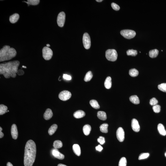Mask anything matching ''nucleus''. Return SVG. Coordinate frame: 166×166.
<instances>
[{
    "label": "nucleus",
    "mask_w": 166,
    "mask_h": 166,
    "mask_svg": "<svg viewBox=\"0 0 166 166\" xmlns=\"http://www.w3.org/2000/svg\"><path fill=\"white\" fill-rule=\"evenodd\" d=\"M19 64L20 62L17 60L1 63L0 64V74L3 75L6 78H10V77L15 78Z\"/></svg>",
    "instance_id": "f257e3e1"
},
{
    "label": "nucleus",
    "mask_w": 166,
    "mask_h": 166,
    "mask_svg": "<svg viewBox=\"0 0 166 166\" xmlns=\"http://www.w3.org/2000/svg\"><path fill=\"white\" fill-rule=\"evenodd\" d=\"M36 146L32 140H28L25 146L24 163L25 166H32L35 161L36 156Z\"/></svg>",
    "instance_id": "f03ea898"
},
{
    "label": "nucleus",
    "mask_w": 166,
    "mask_h": 166,
    "mask_svg": "<svg viewBox=\"0 0 166 166\" xmlns=\"http://www.w3.org/2000/svg\"><path fill=\"white\" fill-rule=\"evenodd\" d=\"M17 52L16 50L10 46L5 45L0 50V62L9 60L15 57Z\"/></svg>",
    "instance_id": "7ed1b4c3"
},
{
    "label": "nucleus",
    "mask_w": 166,
    "mask_h": 166,
    "mask_svg": "<svg viewBox=\"0 0 166 166\" xmlns=\"http://www.w3.org/2000/svg\"><path fill=\"white\" fill-rule=\"evenodd\" d=\"M106 57L108 60L115 61L117 59V52L115 49H108L106 52Z\"/></svg>",
    "instance_id": "20e7f679"
},
{
    "label": "nucleus",
    "mask_w": 166,
    "mask_h": 166,
    "mask_svg": "<svg viewBox=\"0 0 166 166\" xmlns=\"http://www.w3.org/2000/svg\"><path fill=\"white\" fill-rule=\"evenodd\" d=\"M42 57L46 60H49L52 58L53 55L52 50L47 47H44L42 49Z\"/></svg>",
    "instance_id": "39448f33"
},
{
    "label": "nucleus",
    "mask_w": 166,
    "mask_h": 166,
    "mask_svg": "<svg viewBox=\"0 0 166 166\" xmlns=\"http://www.w3.org/2000/svg\"><path fill=\"white\" fill-rule=\"evenodd\" d=\"M120 34L125 38L131 39L135 36L136 33L134 31L131 30H124L121 31Z\"/></svg>",
    "instance_id": "423d86ee"
},
{
    "label": "nucleus",
    "mask_w": 166,
    "mask_h": 166,
    "mask_svg": "<svg viewBox=\"0 0 166 166\" xmlns=\"http://www.w3.org/2000/svg\"><path fill=\"white\" fill-rule=\"evenodd\" d=\"M83 40V44L85 49H89L91 47V41L90 37L88 33H85L84 34Z\"/></svg>",
    "instance_id": "0eeeda50"
},
{
    "label": "nucleus",
    "mask_w": 166,
    "mask_h": 166,
    "mask_svg": "<svg viewBox=\"0 0 166 166\" xmlns=\"http://www.w3.org/2000/svg\"><path fill=\"white\" fill-rule=\"evenodd\" d=\"M71 94L70 91H63L60 92L58 97L61 100L63 101H66L70 99Z\"/></svg>",
    "instance_id": "6e6552de"
},
{
    "label": "nucleus",
    "mask_w": 166,
    "mask_h": 166,
    "mask_svg": "<svg viewBox=\"0 0 166 166\" xmlns=\"http://www.w3.org/2000/svg\"><path fill=\"white\" fill-rule=\"evenodd\" d=\"M65 14L64 12H60L58 16L57 23L59 27H62L64 26L65 21Z\"/></svg>",
    "instance_id": "1a4fd4ad"
},
{
    "label": "nucleus",
    "mask_w": 166,
    "mask_h": 166,
    "mask_svg": "<svg viewBox=\"0 0 166 166\" xmlns=\"http://www.w3.org/2000/svg\"><path fill=\"white\" fill-rule=\"evenodd\" d=\"M116 136L117 139L121 142L124 141V132L123 128L119 127L116 132Z\"/></svg>",
    "instance_id": "9d476101"
},
{
    "label": "nucleus",
    "mask_w": 166,
    "mask_h": 166,
    "mask_svg": "<svg viewBox=\"0 0 166 166\" xmlns=\"http://www.w3.org/2000/svg\"><path fill=\"white\" fill-rule=\"evenodd\" d=\"M131 127L132 129L134 132H138L140 130V126L137 120L133 119L131 122Z\"/></svg>",
    "instance_id": "9b49d317"
},
{
    "label": "nucleus",
    "mask_w": 166,
    "mask_h": 166,
    "mask_svg": "<svg viewBox=\"0 0 166 166\" xmlns=\"http://www.w3.org/2000/svg\"><path fill=\"white\" fill-rule=\"evenodd\" d=\"M11 136L13 139L16 140L18 138V131L17 125L16 124H12L11 129Z\"/></svg>",
    "instance_id": "f8f14e48"
},
{
    "label": "nucleus",
    "mask_w": 166,
    "mask_h": 166,
    "mask_svg": "<svg viewBox=\"0 0 166 166\" xmlns=\"http://www.w3.org/2000/svg\"><path fill=\"white\" fill-rule=\"evenodd\" d=\"M52 154L54 157L60 160H63L64 158V156L60 153L58 150L56 149H54L52 151Z\"/></svg>",
    "instance_id": "ddd939ff"
},
{
    "label": "nucleus",
    "mask_w": 166,
    "mask_h": 166,
    "mask_svg": "<svg viewBox=\"0 0 166 166\" xmlns=\"http://www.w3.org/2000/svg\"><path fill=\"white\" fill-rule=\"evenodd\" d=\"M53 116L52 111L50 109H48L44 114L43 117L45 119L48 120L50 119Z\"/></svg>",
    "instance_id": "4468645a"
},
{
    "label": "nucleus",
    "mask_w": 166,
    "mask_h": 166,
    "mask_svg": "<svg viewBox=\"0 0 166 166\" xmlns=\"http://www.w3.org/2000/svg\"><path fill=\"white\" fill-rule=\"evenodd\" d=\"M86 115L85 112L82 110H78L74 114V116L76 118H80L84 117Z\"/></svg>",
    "instance_id": "2eb2a0df"
},
{
    "label": "nucleus",
    "mask_w": 166,
    "mask_h": 166,
    "mask_svg": "<svg viewBox=\"0 0 166 166\" xmlns=\"http://www.w3.org/2000/svg\"><path fill=\"white\" fill-rule=\"evenodd\" d=\"M19 16L18 14L15 13L10 16L9 18V21L12 24H14L17 22L19 19Z\"/></svg>",
    "instance_id": "dca6fc26"
},
{
    "label": "nucleus",
    "mask_w": 166,
    "mask_h": 166,
    "mask_svg": "<svg viewBox=\"0 0 166 166\" xmlns=\"http://www.w3.org/2000/svg\"><path fill=\"white\" fill-rule=\"evenodd\" d=\"M73 149L75 154L78 156H80L81 154V151L80 146L77 144H75L73 146Z\"/></svg>",
    "instance_id": "f3484780"
},
{
    "label": "nucleus",
    "mask_w": 166,
    "mask_h": 166,
    "mask_svg": "<svg viewBox=\"0 0 166 166\" xmlns=\"http://www.w3.org/2000/svg\"><path fill=\"white\" fill-rule=\"evenodd\" d=\"M91 129V128L90 125L88 124L85 125L83 128V132L85 135H88L90 133Z\"/></svg>",
    "instance_id": "a211bd4d"
},
{
    "label": "nucleus",
    "mask_w": 166,
    "mask_h": 166,
    "mask_svg": "<svg viewBox=\"0 0 166 166\" xmlns=\"http://www.w3.org/2000/svg\"><path fill=\"white\" fill-rule=\"evenodd\" d=\"M158 130L159 133L163 136H165L166 135V131L164 125L161 124H159L158 126Z\"/></svg>",
    "instance_id": "6ab92c4d"
},
{
    "label": "nucleus",
    "mask_w": 166,
    "mask_h": 166,
    "mask_svg": "<svg viewBox=\"0 0 166 166\" xmlns=\"http://www.w3.org/2000/svg\"><path fill=\"white\" fill-rule=\"evenodd\" d=\"M105 87L107 89H109L112 86L111 78L110 77H108L106 78L104 82Z\"/></svg>",
    "instance_id": "aec40b11"
},
{
    "label": "nucleus",
    "mask_w": 166,
    "mask_h": 166,
    "mask_svg": "<svg viewBox=\"0 0 166 166\" xmlns=\"http://www.w3.org/2000/svg\"><path fill=\"white\" fill-rule=\"evenodd\" d=\"M130 101L135 104H138L140 103V101L137 95H133L130 97Z\"/></svg>",
    "instance_id": "412c9836"
},
{
    "label": "nucleus",
    "mask_w": 166,
    "mask_h": 166,
    "mask_svg": "<svg viewBox=\"0 0 166 166\" xmlns=\"http://www.w3.org/2000/svg\"><path fill=\"white\" fill-rule=\"evenodd\" d=\"M97 117L99 118L102 120H105L107 119L106 113L102 111H99L97 113Z\"/></svg>",
    "instance_id": "4be33fe9"
},
{
    "label": "nucleus",
    "mask_w": 166,
    "mask_h": 166,
    "mask_svg": "<svg viewBox=\"0 0 166 166\" xmlns=\"http://www.w3.org/2000/svg\"><path fill=\"white\" fill-rule=\"evenodd\" d=\"M58 128L57 124H54L52 125L48 130V133L50 135H52L56 132Z\"/></svg>",
    "instance_id": "5701e85b"
},
{
    "label": "nucleus",
    "mask_w": 166,
    "mask_h": 166,
    "mask_svg": "<svg viewBox=\"0 0 166 166\" xmlns=\"http://www.w3.org/2000/svg\"><path fill=\"white\" fill-rule=\"evenodd\" d=\"M159 53L158 50L157 49H155L150 51L149 53V57L151 58H155L157 57Z\"/></svg>",
    "instance_id": "b1692460"
},
{
    "label": "nucleus",
    "mask_w": 166,
    "mask_h": 166,
    "mask_svg": "<svg viewBox=\"0 0 166 166\" xmlns=\"http://www.w3.org/2000/svg\"><path fill=\"white\" fill-rule=\"evenodd\" d=\"M90 104L93 108L96 109H100V106L97 101L95 100H92L90 101Z\"/></svg>",
    "instance_id": "393cba45"
},
{
    "label": "nucleus",
    "mask_w": 166,
    "mask_h": 166,
    "mask_svg": "<svg viewBox=\"0 0 166 166\" xmlns=\"http://www.w3.org/2000/svg\"><path fill=\"white\" fill-rule=\"evenodd\" d=\"M108 124L107 123H104L100 127V131L103 133H107L108 132Z\"/></svg>",
    "instance_id": "a878e982"
},
{
    "label": "nucleus",
    "mask_w": 166,
    "mask_h": 166,
    "mask_svg": "<svg viewBox=\"0 0 166 166\" xmlns=\"http://www.w3.org/2000/svg\"><path fill=\"white\" fill-rule=\"evenodd\" d=\"M63 144L62 142L59 140L55 141L54 142L53 146L55 149H58L62 148L63 146Z\"/></svg>",
    "instance_id": "bb28decb"
},
{
    "label": "nucleus",
    "mask_w": 166,
    "mask_h": 166,
    "mask_svg": "<svg viewBox=\"0 0 166 166\" xmlns=\"http://www.w3.org/2000/svg\"><path fill=\"white\" fill-rule=\"evenodd\" d=\"M8 107L3 104L0 105V115H2L8 112Z\"/></svg>",
    "instance_id": "cd10ccee"
},
{
    "label": "nucleus",
    "mask_w": 166,
    "mask_h": 166,
    "mask_svg": "<svg viewBox=\"0 0 166 166\" xmlns=\"http://www.w3.org/2000/svg\"><path fill=\"white\" fill-rule=\"evenodd\" d=\"M129 74L131 77H136L138 76L139 72L136 69L133 68L131 69L129 71Z\"/></svg>",
    "instance_id": "c85d7f7f"
},
{
    "label": "nucleus",
    "mask_w": 166,
    "mask_h": 166,
    "mask_svg": "<svg viewBox=\"0 0 166 166\" xmlns=\"http://www.w3.org/2000/svg\"><path fill=\"white\" fill-rule=\"evenodd\" d=\"M93 76V75H92L91 72V71H88L86 74V75L85 76L84 78V80L86 82L89 81L92 79Z\"/></svg>",
    "instance_id": "c756f323"
},
{
    "label": "nucleus",
    "mask_w": 166,
    "mask_h": 166,
    "mask_svg": "<svg viewBox=\"0 0 166 166\" xmlns=\"http://www.w3.org/2000/svg\"><path fill=\"white\" fill-rule=\"evenodd\" d=\"M40 0H28L27 2L24 1L27 3L28 6L29 5H36L39 4L40 2Z\"/></svg>",
    "instance_id": "7c9ffc66"
},
{
    "label": "nucleus",
    "mask_w": 166,
    "mask_h": 166,
    "mask_svg": "<svg viewBox=\"0 0 166 166\" xmlns=\"http://www.w3.org/2000/svg\"><path fill=\"white\" fill-rule=\"evenodd\" d=\"M126 53L128 56H135L138 54L137 51L133 49L129 50L126 51Z\"/></svg>",
    "instance_id": "2f4dec72"
},
{
    "label": "nucleus",
    "mask_w": 166,
    "mask_h": 166,
    "mask_svg": "<svg viewBox=\"0 0 166 166\" xmlns=\"http://www.w3.org/2000/svg\"><path fill=\"white\" fill-rule=\"evenodd\" d=\"M127 164L126 159L125 157H122L120 159L119 163V166H126Z\"/></svg>",
    "instance_id": "473e14b6"
},
{
    "label": "nucleus",
    "mask_w": 166,
    "mask_h": 166,
    "mask_svg": "<svg viewBox=\"0 0 166 166\" xmlns=\"http://www.w3.org/2000/svg\"><path fill=\"white\" fill-rule=\"evenodd\" d=\"M158 88L162 92H166V83H163L158 85Z\"/></svg>",
    "instance_id": "72a5a7b5"
},
{
    "label": "nucleus",
    "mask_w": 166,
    "mask_h": 166,
    "mask_svg": "<svg viewBox=\"0 0 166 166\" xmlns=\"http://www.w3.org/2000/svg\"><path fill=\"white\" fill-rule=\"evenodd\" d=\"M149 154L148 153H143L140 154L138 158V159L141 160L147 158L149 157Z\"/></svg>",
    "instance_id": "f704fd0d"
},
{
    "label": "nucleus",
    "mask_w": 166,
    "mask_h": 166,
    "mask_svg": "<svg viewBox=\"0 0 166 166\" xmlns=\"http://www.w3.org/2000/svg\"><path fill=\"white\" fill-rule=\"evenodd\" d=\"M153 109L154 112L159 113L161 110V106L159 105H156L153 106Z\"/></svg>",
    "instance_id": "c9c22d12"
},
{
    "label": "nucleus",
    "mask_w": 166,
    "mask_h": 166,
    "mask_svg": "<svg viewBox=\"0 0 166 166\" xmlns=\"http://www.w3.org/2000/svg\"><path fill=\"white\" fill-rule=\"evenodd\" d=\"M158 102V101L155 98H153L150 100L149 103L151 105L154 106L156 105H157Z\"/></svg>",
    "instance_id": "e433bc0d"
},
{
    "label": "nucleus",
    "mask_w": 166,
    "mask_h": 166,
    "mask_svg": "<svg viewBox=\"0 0 166 166\" xmlns=\"http://www.w3.org/2000/svg\"><path fill=\"white\" fill-rule=\"evenodd\" d=\"M111 5L113 9L115 11H117L120 10V7L116 3H111Z\"/></svg>",
    "instance_id": "4c0bfd02"
},
{
    "label": "nucleus",
    "mask_w": 166,
    "mask_h": 166,
    "mask_svg": "<svg viewBox=\"0 0 166 166\" xmlns=\"http://www.w3.org/2000/svg\"><path fill=\"white\" fill-rule=\"evenodd\" d=\"M98 142L100 143V144L103 145L105 143V139L104 137L102 136H100L99 137V138L97 139Z\"/></svg>",
    "instance_id": "58836bf2"
},
{
    "label": "nucleus",
    "mask_w": 166,
    "mask_h": 166,
    "mask_svg": "<svg viewBox=\"0 0 166 166\" xmlns=\"http://www.w3.org/2000/svg\"><path fill=\"white\" fill-rule=\"evenodd\" d=\"M63 78L66 80H71V77L70 75L66 74H63Z\"/></svg>",
    "instance_id": "ea45409f"
},
{
    "label": "nucleus",
    "mask_w": 166,
    "mask_h": 166,
    "mask_svg": "<svg viewBox=\"0 0 166 166\" xmlns=\"http://www.w3.org/2000/svg\"><path fill=\"white\" fill-rule=\"evenodd\" d=\"M103 147L100 145H99L98 146L96 147V149L97 150L99 151V152H101L103 149Z\"/></svg>",
    "instance_id": "a19ab883"
},
{
    "label": "nucleus",
    "mask_w": 166,
    "mask_h": 166,
    "mask_svg": "<svg viewBox=\"0 0 166 166\" xmlns=\"http://www.w3.org/2000/svg\"><path fill=\"white\" fill-rule=\"evenodd\" d=\"M2 129L1 127H0V138H2L4 136V134L2 132Z\"/></svg>",
    "instance_id": "79ce46f5"
},
{
    "label": "nucleus",
    "mask_w": 166,
    "mask_h": 166,
    "mask_svg": "<svg viewBox=\"0 0 166 166\" xmlns=\"http://www.w3.org/2000/svg\"><path fill=\"white\" fill-rule=\"evenodd\" d=\"M7 166H13L12 165V164L10 163V162H8L7 163Z\"/></svg>",
    "instance_id": "37998d69"
},
{
    "label": "nucleus",
    "mask_w": 166,
    "mask_h": 166,
    "mask_svg": "<svg viewBox=\"0 0 166 166\" xmlns=\"http://www.w3.org/2000/svg\"><path fill=\"white\" fill-rule=\"evenodd\" d=\"M58 166H67L66 165H65L63 164H59L58 165Z\"/></svg>",
    "instance_id": "c03bdc74"
},
{
    "label": "nucleus",
    "mask_w": 166,
    "mask_h": 166,
    "mask_svg": "<svg viewBox=\"0 0 166 166\" xmlns=\"http://www.w3.org/2000/svg\"><path fill=\"white\" fill-rule=\"evenodd\" d=\"M96 1L97 2H102L103 0H96Z\"/></svg>",
    "instance_id": "a18cd8bd"
},
{
    "label": "nucleus",
    "mask_w": 166,
    "mask_h": 166,
    "mask_svg": "<svg viewBox=\"0 0 166 166\" xmlns=\"http://www.w3.org/2000/svg\"><path fill=\"white\" fill-rule=\"evenodd\" d=\"M46 45H47V47H50V45L49 44H47Z\"/></svg>",
    "instance_id": "49530a36"
},
{
    "label": "nucleus",
    "mask_w": 166,
    "mask_h": 166,
    "mask_svg": "<svg viewBox=\"0 0 166 166\" xmlns=\"http://www.w3.org/2000/svg\"><path fill=\"white\" fill-rule=\"evenodd\" d=\"M22 67H24V68H26V66H23Z\"/></svg>",
    "instance_id": "de8ad7c7"
},
{
    "label": "nucleus",
    "mask_w": 166,
    "mask_h": 166,
    "mask_svg": "<svg viewBox=\"0 0 166 166\" xmlns=\"http://www.w3.org/2000/svg\"><path fill=\"white\" fill-rule=\"evenodd\" d=\"M165 156L166 157V153H165Z\"/></svg>",
    "instance_id": "09e8293b"
},
{
    "label": "nucleus",
    "mask_w": 166,
    "mask_h": 166,
    "mask_svg": "<svg viewBox=\"0 0 166 166\" xmlns=\"http://www.w3.org/2000/svg\"><path fill=\"white\" fill-rule=\"evenodd\" d=\"M8 112H9V110H8Z\"/></svg>",
    "instance_id": "8fccbe9b"
}]
</instances>
